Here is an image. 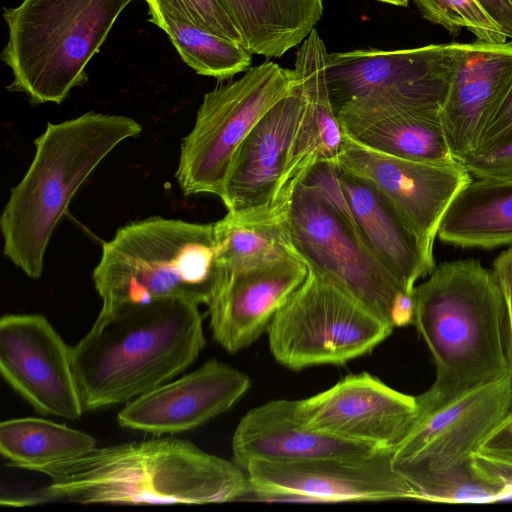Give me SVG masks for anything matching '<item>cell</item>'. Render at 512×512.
<instances>
[{"label": "cell", "instance_id": "obj_1", "mask_svg": "<svg viewBox=\"0 0 512 512\" xmlns=\"http://www.w3.org/2000/svg\"><path fill=\"white\" fill-rule=\"evenodd\" d=\"M39 473L50 478L48 485L3 497L1 505L208 504L244 499L251 492L240 466L173 436L96 447Z\"/></svg>", "mask_w": 512, "mask_h": 512}, {"label": "cell", "instance_id": "obj_2", "mask_svg": "<svg viewBox=\"0 0 512 512\" xmlns=\"http://www.w3.org/2000/svg\"><path fill=\"white\" fill-rule=\"evenodd\" d=\"M413 325L436 368L432 386L416 396L418 419L510 375L505 301L493 270L478 260L435 266L415 286Z\"/></svg>", "mask_w": 512, "mask_h": 512}, {"label": "cell", "instance_id": "obj_3", "mask_svg": "<svg viewBox=\"0 0 512 512\" xmlns=\"http://www.w3.org/2000/svg\"><path fill=\"white\" fill-rule=\"evenodd\" d=\"M205 345L199 305L164 298L100 309L72 347V370L84 410L127 403L184 372Z\"/></svg>", "mask_w": 512, "mask_h": 512}, {"label": "cell", "instance_id": "obj_4", "mask_svg": "<svg viewBox=\"0 0 512 512\" xmlns=\"http://www.w3.org/2000/svg\"><path fill=\"white\" fill-rule=\"evenodd\" d=\"M141 132L130 117L91 111L48 123L35 139L31 165L0 216L3 253L26 276H42L52 234L82 184L118 144Z\"/></svg>", "mask_w": 512, "mask_h": 512}, {"label": "cell", "instance_id": "obj_5", "mask_svg": "<svg viewBox=\"0 0 512 512\" xmlns=\"http://www.w3.org/2000/svg\"><path fill=\"white\" fill-rule=\"evenodd\" d=\"M511 411L509 375L418 419L394 451L393 468L416 500L483 503L502 499L506 483L476 452Z\"/></svg>", "mask_w": 512, "mask_h": 512}, {"label": "cell", "instance_id": "obj_6", "mask_svg": "<svg viewBox=\"0 0 512 512\" xmlns=\"http://www.w3.org/2000/svg\"><path fill=\"white\" fill-rule=\"evenodd\" d=\"M220 272L214 223L153 216L103 243L92 279L101 309L164 298L207 305Z\"/></svg>", "mask_w": 512, "mask_h": 512}, {"label": "cell", "instance_id": "obj_7", "mask_svg": "<svg viewBox=\"0 0 512 512\" xmlns=\"http://www.w3.org/2000/svg\"><path fill=\"white\" fill-rule=\"evenodd\" d=\"M133 1L23 0L5 8L1 60L13 75L7 89L24 93L32 105L61 104L87 82L86 66Z\"/></svg>", "mask_w": 512, "mask_h": 512}, {"label": "cell", "instance_id": "obj_8", "mask_svg": "<svg viewBox=\"0 0 512 512\" xmlns=\"http://www.w3.org/2000/svg\"><path fill=\"white\" fill-rule=\"evenodd\" d=\"M288 224L293 247L308 269L392 328L413 324L414 291L382 265L357 229L316 190L303 183L296 187Z\"/></svg>", "mask_w": 512, "mask_h": 512}, {"label": "cell", "instance_id": "obj_9", "mask_svg": "<svg viewBox=\"0 0 512 512\" xmlns=\"http://www.w3.org/2000/svg\"><path fill=\"white\" fill-rule=\"evenodd\" d=\"M295 85L293 70L266 61L205 93L194 127L181 143L175 176L183 194L221 197L237 149Z\"/></svg>", "mask_w": 512, "mask_h": 512}, {"label": "cell", "instance_id": "obj_10", "mask_svg": "<svg viewBox=\"0 0 512 512\" xmlns=\"http://www.w3.org/2000/svg\"><path fill=\"white\" fill-rule=\"evenodd\" d=\"M394 328L332 282L309 269L268 328L269 349L281 365L301 370L342 365L371 352Z\"/></svg>", "mask_w": 512, "mask_h": 512}, {"label": "cell", "instance_id": "obj_11", "mask_svg": "<svg viewBox=\"0 0 512 512\" xmlns=\"http://www.w3.org/2000/svg\"><path fill=\"white\" fill-rule=\"evenodd\" d=\"M393 452L331 455L294 462L251 460L243 466L259 499L355 501L415 499L394 470Z\"/></svg>", "mask_w": 512, "mask_h": 512}, {"label": "cell", "instance_id": "obj_12", "mask_svg": "<svg viewBox=\"0 0 512 512\" xmlns=\"http://www.w3.org/2000/svg\"><path fill=\"white\" fill-rule=\"evenodd\" d=\"M296 413L310 429L394 453L415 426L419 405L416 396L401 393L362 372L297 400Z\"/></svg>", "mask_w": 512, "mask_h": 512}, {"label": "cell", "instance_id": "obj_13", "mask_svg": "<svg viewBox=\"0 0 512 512\" xmlns=\"http://www.w3.org/2000/svg\"><path fill=\"white\" fill-rule=\"evenodd\" d=\"M71 354L72 347L43 315L1 317V375L37 413L70 420L82 415Z\"/></svg>", "mask_w": 512, "mask_h": 512}, {"label": "cell", "instance_id": "obj_14", "mask_svg": "<svg viewBox=\"0 0 512 512\" xmlns=\"http://www.w3.org/2000/svg\"><path fill=\"white\" fill-rule=\"evenodd\" d=\"M337 165L376 186L431 247L450 203L472 179L460 161L431 164L406 160L365 147L347 136Z\"/></svg>", "mask_w": 512, "mask_h": 512}, {"label": "cell", "instance_id": "obj_15", "mask_svg": "<svg viewBox=\"0 0 512 512\" xmlns=\"http://www.w3.org/2000/svg\"><path fill=\"white\" fill-rule=\"evenodd\" d=\"M308 272L307 265L296 257L221 269L207 304L214 340L229 353L253 344Z\"/></svg>", "mask_w": 512, "mask_h": 512}, {"label": "cell", "instance_id": "obj_16", "mask_svg": "<svg viewBox=\"0 0 512 512\" xmlns=\"http://www.w3.org/2000/svg\"><path fill=\"white\" fill-rule=\"evenodd\" d=\"M244 372L210 359L198 369L127 402L118 424L156 436L199 427L229 410L250 388Z\"/></svg>", "mask_w": 512, "mask_h": 512}, {"label": "cell", "instance_id": "obj_17", "mask_svg": "<svg viewBox=\"0 0 512 512\" xmlns=\"http://www.w3.org/2000/svg\"><path fill=\"white\" fill-rule=\"evenodd\" d=\"M471 43L432 44L412 49H357L328 53L326 76L335 110L373 91L429 86L449 90Z\"/></svg>", "mask_w": 512, "mask_h": 512}, {"label": "cell", "instance_id": "obj_18", "mask_svg": "<svg viewBox=\"0 0 512 512\" xmlns=\"http://www.w3.org/2000/svg\"><path fill=\"white\" fill-rule=\"evenodd\" d=\"M328 52L314 28L296 52L294 73L304 111L281 178L276 205L287 207L296 187L318 162L337 164L346 135L331 100L326 76Z\"/></svg>", "mask_w": 512, "mask_h": 512}, {"label": "cell", "instance_id": "obj_19", "mask_svg": "<svg viewBox=\"0 0 512 512\" xmlns=\"http://www.w3.org/2000/svg\"><path fill=\"white\" fill-rule=\"evenodd\" d=\"M303 111L304 97L296 81L293 91L258 121L237 149L220 197L227 211L276 205Z\"/></svg>", "mask_w": 512, "mask_h": 512}, {"label": "cell", "instance_id": "obj_20", "mask_svg": "<svg viewBox=\"0 0 512 512\" xmlns=\"http://www.w3.org/2000/svg\"><path fill=\"white\" fill-rule=\"evenodd\" d=\"M512 87V41L471 43L452 78L442 105L454 157L474 153L485 125Z\"/></svg>", "mask_w": 512, "mask_h": 512}, {"label": "cell", "instance_id": "obj_21", "mask_svg": "<svg viewBox=\"0 0 512 512\" xmlns=\"http://www.w3.org/2000/svg\"><path fill=\"white\" fill-rule=\"evenodd\" d=\"M339 179L361 238L382 265L413 292L417 280L436 266L433 247L371 182L340 168Z\"/></svg>", "mask_w": 512, "mask_h": 512}, {"label": "cell", "instance_id": "obj_22", "mask_svg": "<svg viewBox=\"0 0 512 512\" xmlns=\"http://www.w3.org/2000/svg\"><path fill=\"white\" fill-rule=\"evenodd\" d=\"M296 401L271 400L250 409L234 432L232 461L243 468L251 460L294 462L378 451L308 428L297 416Z\"/></svg>", "mask_w": 512, "mask_h": 512}, {"label": "cell", "instance_id": "obj_23", "mask_svg": "<svg viewBox=\"0 0 512 512\" xmlns=\"http://www.w3.org/2000/svg\"><path fill=\"white\" fill-rule=\"evenodd\" d=\"M341 127L347 137L384 154L431 164L458 162L448 142L442 106L391 110Z\"/></svg>", "mask_w": 512, "mask_h": 512}, {"label": "cell", "instance_id": "obj_24", "mask_svg": "<svg viewBox=\"0 0 512 512\" xmlns=\"http://www.w3.org/2000/svg\"><path fill=\"white\" fill-rule=\"evenodd\" d=\"M437 237L463 248L512 244V181L472 177L447 208Z\"/></svg>", "mask_w": 512, "mask_h": 512}, {"label": "cell", "instance_id": "obj_25", "mask_svg": "<svg viewBox=\"0 0 512 512\" xmlns=\"http://www.w3.org/2000/svg\"><path fill=\"white\" fill-rule=\"evenodd\" d=\"M251 54L279 58L300 45L323 15V0H219Z\"/></svg>", "mask_w": 512, "mask_h": 512}, {"label": "cell", "instance_id": "obj_26", "mask_svg": "<svg viewBox=\"0 0 512 512\" xmlns=\"http://www.w3.org/2000/svg\"><path fill=\"white\" fill-rule=\"evenodd\" d=\"M288 211L289 207L277 205L227 211L214 222L220 268L236 270L281 258H299L290 236Z\"/></svg>", "mask_w": 512, "mask_h": 512}, {"label": "cell", "instance_id": "obj_27", "mask_svg": "<svg viewBox=\"0 0 512 512\" xmlns=\"http://www.w3.org/2000/svg\"><path fill=\"white\" fill-rule=\"evenodd\" d=\"M91 435L53 421L23 417L0 423V452L9 466L39 472L94 448Z\"/></svg>", "mask_w": 512, "mask_h": 512}, {"label": "cell", "instance_id": "obj_28", "mask_svg": "<svg viewBox=\"0 0 512 512\" xmlns=\"http://www.w3.org/2000/svg\"><path fill=\"white\" fill-rule=\"evenodd\" d=\"M148 21L163 30L181 59L197 74L229 79L247 71L252 54L241 44L210 33L167 10L148 4Z\"/></svg>", "mask_w": 512, "mask_h": 512}, {"label": "cell", "instance_id": "obj_29", "mask_svg": "<svg viewBox=\"0 0 512 512\" xmlns=\"http://www.w3.org/2000/svg\"><path fill=\"white\" fill-rule=\"evenodd\" d=\"M423 17L451 33L468 29L480 42H506L501 27L477 0H414Z\"/></svg>", "mask_w": 512, "mask_h": 512}, {"label": "cell", "instance_id": "obj_30", "mask_svg": "<svg viewBox=\"0 0 512 512\" xmlns=\"http://www.w3.org/2000/svg\"><path fill=\"white\" fill-rule=\"evenodd\" d=\"M219 37L242 45V37L219 0H146Z\"/></svg>", "mask_w": 512, "mask_h": 512}, {"label": "cell", "instance_id": "obj_31", "mask_svg": "<svg viewBox=\"0 0 512 512\" xmlns=\"http://www.w3.org/2000/svg\"><path fill=\"white\" fill-rule=\"evenodd\" d=\"M302 183L316 190L357 229L340 183L337 164L325 161L316 163Z\"/></svg>", "mask_w": 512, "mask_h": 512}, {"label": "cell", "instance_id": "obj_32", "mask_svg": "<svg viewBox=\"0 0 512 512\" xmlns=\"http://www.w3.org/2000/svg\"><path fill=\"white\" fill-rule=\"evenodd\" d=\"M510 143H512V87L482 130L473 154L495 151Z\"/></svg>", "mask_w": 512, "mask_h": 512}, {"label": "cell", "instance_id": "obj_33", "mask_svg": "<svg viewBox=\"0 0 512 512\" xmlns=\"http://www.w3.org/2000/svg\"><path fill=\"white\" fill-rule=\"evenodd\" d=\"M473 178L512 181V143L484 154H473L460 161Z\"/></svg>", "mask_w": 512, "mask_h": 512}, {"label": "cell", "instance_id": "obj_34", "mask_svg": "<svg viewBox=\"0 0 512 512\" xmlns=\"http://www.w3.org/2000/svg\"><path fill=\"white\" fill-rule=\"evenodd\" d=\"M476 454L489 462L512 468V412L485 438Z\"/></svg>", "mask_w": 512, "mask_h": 512}, {"label": "cell", "instance_id": "obj_35", "mask_svg": "<svg viewBox=\"0 0 512 512\" xmlns=\"http://www.w3.org/2000/svg\"><path fill=\"white\" fill-rule=\"evenodd\" d=\"M492 270L495 274L506 305L510 377L512 381V246L495 258Z\"/></svg>", "mask_w": 512, "mask_h": 512}, {"label": "cell", "instance_id": "obj_36", "mask_svg": "<svg viewBox=\"0 0 512 512\" xmlns=\"http://www.w3.org/2000/svg\"><path fill=\"white\" fill-rule=\"evenodd\" d=\"M512 40V3L509 0H477Z\"/></svg>", "mask_w": 512, "mask_h": 512}, {"label": "cell", "instance_id": "obj_37", "mask_svg": "<svg viewBox=\"0 0 512 512\" xmlns=\"http://www.w3.org/2000/svg\"><path fill=\"white\" fill-rule=\"evenodd\" d=\"M387 4L406 7L408 5V0H378Z\"/></svg>", "mask_w": 512, "mask_h": 512}, {"label": "cell", "instance_id": "obj_38", "mask_svg": "<svg viewBox=\"0 0 512 512\" xmlns=\"http://www.w3.org/2000/svg\"><path fill=\"white\" fill-rule=\"evenodd\" d=\"M512 3V0H509Z\"/></svg>", "mask_w": 512, "mask_h": 512}]
</instances>
